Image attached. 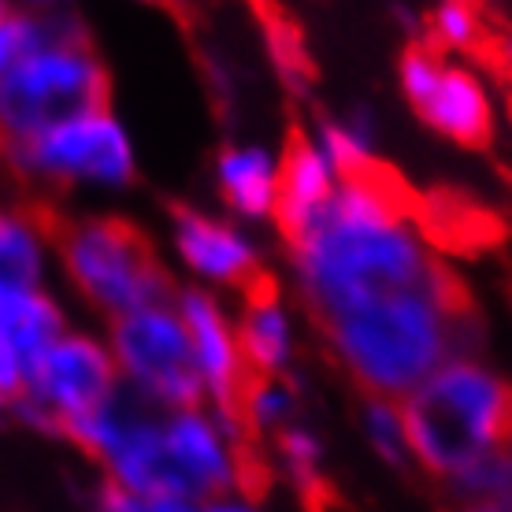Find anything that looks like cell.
Masks as SVG:
<instances>
[{"label": "cell", "mask_w": 512, "mask_h": 512, "mask_svg": "<svg viewBox=\"0 0 512 512\" xmlns=\"http://www.w3.org/2000/svg\"><path fill=\"white\" fill-rule=\"evenodd\" d=\"M286 279L312 323L453 282L412 197L383 167L346 179L305 227L282 238Z\"/></svg>", "instance_id": "1"}, {"label": "cell", "mask_w": 512, "mask_h": 512, "mask_svg": "<svg viewBox=\"0 0 512 512\" xmlns=\"http://www.w3.org/2000/svg\"><path fill=\"white\" fill-rule=\"evenodd\" d=\"M316 331L360 394L390 401H405L449 357L479 349V320L461 279L357 308Z\"/></svg>", "instance_id": "2"}, {"label": "cell", "mask_w": 512, "mask_h": 512, "mask_svg": "<svg viewBox=\"0 0 512 512\" xmlns=\"http://www.w3.org/2000/svg\"><path fill=\"white\" fill-rule=\"evenodd\" d=\"M409 461L438 487H453L475 464L494 461L512 427V379L483 349L449 357L405 401Z\"/></svg>", "instance_id": "3"}, {"label": "cell", "mask_w": 512, "mask_h": 512, "mask_svg": "<svg viewBox=\"0 0 512 512\" xmlns=\"http://www.w3.org/2000/svg\"><path fill=\"white\" fill-rule=\"evenodd\" d=\"M56 279L104 323L171 301L179 290L153 238L116 212L56 219Z\"/></svg>", "instance_id": "4"}, {"label": "cell", "mask_w": 512, "mask_h": 512, "mask_svg": "<svg viewBox=\"0 0 512 512\" xmlns=\"http://www.w3.org/2000/svg\"><path fill=\"white\" fill-rule=\"evenodd\" d=\"M97 108H112V71L90 23L75 15L49 45L34 49L0 78V149Z\"/></svg>", "instance_id": "5"}, {"label": "cell", "mask_w": 512, "mask_h": 512, "mask_svg": "<svg viewBox=\"0 0 512 512\" xmlns=\"http://www.w3.org/2000/svg\"><path fill=\"white\" fill-rule=\"evenodd\" d=\"M138 141L112 112L97 108L38 138L0 149V175L41 197L123 193L138 179Z\"/></svg>", "instance_id": "6"}, {"label": "cell", "mask_w": 512, "mask_h": 512, "mask_svg": "<svg viewBox=\"0 0 512 512\" xmlns=\"http://www.w3.org/2000/svg\"><path fill=\"white\" fill-rule=\"evenodd\" d=\"M119 390L123 386L104 331L71 327L41 353L26 390L0 416L30 435L64 438L71 423L108 405Z\"/></svg>", "instance_id": "7"}, {"label": "cell", "mask_w": 512, "mask_h": 512, "mask_svg": "<svg viewBox=\"0 0 512 512\" xmlns=\"http://www.w3.org/2000/svg\"><path fill=\"white\" fill-rule=\"evenodd\" d=\"M104 342L123 394L134 401L149 405L153 412L205 405V390L193 368L190 338L175 312V297L104 323Z\"/></svg>", "instance_id": "8"}, {"label": "cell", "mask_w": 512, "mask_h": 512, "mask_svg": "<svg viewBox=\"0 0 512 512\" xmlns=\"http://www.w3.org/2000/svg\"><path fill=\"white\" fill-rule=\"evenodd\" d=\"M397 90L427 130L461 149L494 141L501 119L498 93L472 60H453L427 41H409L397 56Z\"/></svg>", "instance_id": "9"}, {"label": "cell", "mask_w": 512, "mask_h": 512, "mask_svg": "<svg viewBox=\"0 0 512 512\" xmlns=\"http://www.w3.org/2000/svg\"><path fill=\"white\" fill-rule=\"evenodd\" d=\"M64 442L101 464L104 487L134 498L175 494L164 449V412H153L123 390L97 412L71 423Z\"/></svg>", "instance_id": "10"}, {"label": "cell", "mask_w": 512, "mask_h": 512, "mask_svg": "<svg viewBox=\"0 0 512 512\" xmlns=\"http://www.w3.org/2000/svg\"><path fill=\"white\" fill-rule=\"evenodd\" d=\"M164 245L171 264L186 275V286L197 290L245 297L268 282V249L260 234L216 208L175 205L167 212Z\"/></svg>", "instance_id": "11"}, {"label": "cell", "mask_w": 512, "mask_h": 512, "mask_svg": "<svg viewBox=\"0 0 512 512\" xmlns=\"http://www.w3.org/2000/svg\"><path fill=\"white\" fill-rule=\"evenodd\" d=\"M164 449L175 498L208 505L249 490V435L238 412L212 405L164 412Z\"/></svg>", "instance_id": "12"}, {"label": "cell", "mask_w": 512, "mask_h": 512, "mask_svg": "<svg viewBox=\"0 0 512 512\" xmlns=\"http://www.w3.org/2000/svg\"><path fill=\"white\" fill-rule=\"evenodd\" d=\"M175 312L190 338L193 368H197V379L205 390V405L234 412L245 383H249V368L242 360L238 327H234V305L212 290L179 286Z\"/></svg>", "instance_id": "13"}, {"label": "cell", "mask_w": 512, "mask_h": 512, "mask_svg": "<svg viewBox=\"0 0 512 512\" xmlns=\"http://www.w3.org/2000/svg\"><path fill=\"white\" fill-rule=\"evenodd\" d=\"M71 327L75 323L56 290L0 297V412L26 390L41 353Z\"/></svg>", "instance_id": "14"}, {"label": "cell", "mask_w": 512, "mask_h": 512, "mask_svg": "<svg viewBox=\"0 0 512 512\" xmlns=\"http://www.w3.org/2000/svg\"><path fill=\"white\" fill-rule=\"evenodd\" d=\"M212 186L219 197V212L245 227H271L279 219L282 197V149L268 141L234 138L219 145L212 160Z\"/></svg>", "instance_id": "15"}, {"label": "cell", "mask_w": 512, "mask_h": 512, "mask_svg": "<svg viewBox=\"0 0 512 512\" xmlns=\"http://www.w3.org/2000/svg\"><path fill=\"white\" fill-rule=\"evenodd\" d=\"M238 346L249 379H290L301 357V320L297 305L275 282H260L234 305Z\"/></svg>", "instance_id": "16"}, {"label": "cell", "mask_w": 512, "mask_h": 512, "mask_svg": "<svg viewBox=\"0 0 512 512\" xmlns=\"http://www.w3.org/2000/svg\"><path fill=\"white\" fill-rule=\"evenodd\" d=\"M56 282V219L34 201L0 208V297L52 290Z\"/></svg>", "instance_id": "17"}, {"label": "cell", "mask_w": 512, "mask_h": 512, "mask_svg": "<svg viewBox=\"0 0 512 512\" xmlns=\"http://www.w3.org/2000/svg\"><path fill=\"white\" fill-rule=\"evenodd\" d=\"M342 175L338 167L327 160L316 138L301 130L294 138L286 141L282 149V197H279V238L294 234L297 227H305L308 219L316 216L327 201H331L338 186H342Z\"/></svg>", "instance_id": "18"}, {"label": "cell", "mask_w": 512, "mask_h": 512, "mask_svg": "<svg viewBox=\"0 0 512 512\" xmlns=\"http://www.w3.org/2000/svg\"><path fill=\"white\" fill-rule=\"evenodd\" d=\"M308 134L316 138L342 179H357L379 167V127L372 108H349L338 116H320Z\"/></svg>", "instance_id": "19"}, {"label": "cell", "mask_w": 512, "mask_h": 512, "mask_svg": "<svg viewBox=\"0 0 512 512\" xmlns=\"http://www.w3.org/2000/svg\"><path fill=\"white\" fill-rule=\"evenodd\" d=\"M75 8L56 4H4L0 8V78L41 45H49L71 19Z\"/></svg>", "instance_id": "20"}, {"label": "cell", "mask_w": 512, "mask_h": 512, "mask_svg": "<svg viewBox=\"0 0 512 512\" xmlns=\"http://www.w3.org/2000/svg\"><path fill=\"white\" fill-rule=\"evenodd\" d=\"M234 412H238L249 442L253 438L271 442L290 423L301 420V390H297L294 375L290 379H249Z\"/></svg>", "instance_id": "21"}, {"label": "cell", "mask_w": 512, "mask_h": 512, "mask_svg": "<svg viewBox=\"0 0 512 512\" xmlns=\"http://www.w3.org/2000/svg\"><path fill=\"white\" fill-rule=\"evenodd\" d=\"M271 461L275 472L290 483L294 490L308 494L323 483L327 475V442L312 423L301 416L297 423H290L282 435L271 438Z\"/></svg>", "instance_id": "22"}, {"label": "cell", "mask_w": 512, "mask_h": 512, "mask_svg": "<svg viewBox=\"0 0 512 512\" xmlns=\"http://www.w3.org/2000/svg\"><path fill=\"white\" fill-rule=\"evenodd\" d=\"M435 52L468 60L487 45V19L475 4L464 0H442L431 12L423 15V38Z\"/></svg>", "instance_id": "23"}, {"label": "cell", "mask_w": 512, "mask_h": 512, "mask_svg": "<svg viewBox=\"0 0 512 512\" xmlns=\"http://www.w3.org/2000/svg\"><path fill=\"white\" fill-rule=\"evenodd\" d=\"M357 427L368 449L386 468H409V431H405V412L401 401L390 397H360Z\"/></svg>", "instance_id": "24"}, {"label": "cell", "mask_w": 512, "mask_h": 512, "mask_svg": "<svg viewBox=\"0 0 512 512\" xmlns=\"http://www.w3.org/2000/svg\"><path fill=\"white\" fill-rule=\"evenodd\" d=\"M93 512H201V505H193L186 498H175V494H164V498H134V494H123L116 487H97V498H93Z\"/></svg>", "instance_id": "25"}, {"label": "cell", "mask_w": 512, "mask_h": 512, "mask_svg": "<svg viewBox=\"0 0 512 512\" xmlns=\"http://www.w3.org/2000/svg\"><path fill=\"white\" fill-rule=\"evenodd\" d=\"M201 512H271L264 501L256 498L253 490H238V494H227V498H216L201 505Z\"/></svg>", "instance_id": "26"}, {"label": "cell", "mask_w": 512, "mask_h": 512, "mask_svg": "<svg viewBox=\"0 0 512 512\" xmlns=\"http://www.w3.org/2000/svg\"><path fill=\"white\" fill-rule=\"evenodd\" d=\"M453 512H512V494L505 490L483 501H464V505H453Z\"/></svg>", "instance_id": "27"}, {"label": "cell", "mask_w": 512, "mask_h": 512, "mask_svg": "<svg viewBox=\"0 0 512 512\" xmlns=\"http://www.w3.org/2000/svg\"><path fill=\"white\" fill-rule=\"evenodd\" d=\"M501 461H505V479H509V494H512V427H509V438H505V449H501Z\"/></svg>", "instance_id": "28"}, {"label": "cell", "mask_w": 512, "mask_h": 512, "mask_svg": "<svg viewBox=\"0 0 512 512\" xmlns=\"http://www.w3.org/2000/svg\"><path fill=\"white\" fill-rule=\"evenodd\" d=\"M501 116H505V123H509V130H512V90H509V97H505V104H501Z\"/></svg>", "instance_id": "29"}, {"label": "cell", "mask_w": 512, "mask_h": 512, "mask_svg": "<svg viewBox=\"0 0 512 512\" xmlns=\"http://www.w3.org/2000/svg\"><path fill=\"white\" fill-rule=\"evenodd\" d=\"M0 208H4V186H0Z\"/></svg>", "instance_id": "30"}, {"label": "cell", "mask_w": 512, "mask_h": 512, "mask_svg": "<svg viewBox=\"0 0 512 512\" xmlns=\"http://www.w3.org/2000/svg\"><path fill=\"white\" fill-rule=\"evenodd\" d=\"M0 8H4V0H0Z\"/></svg>", "instance_id": "31"}]
</instances>
